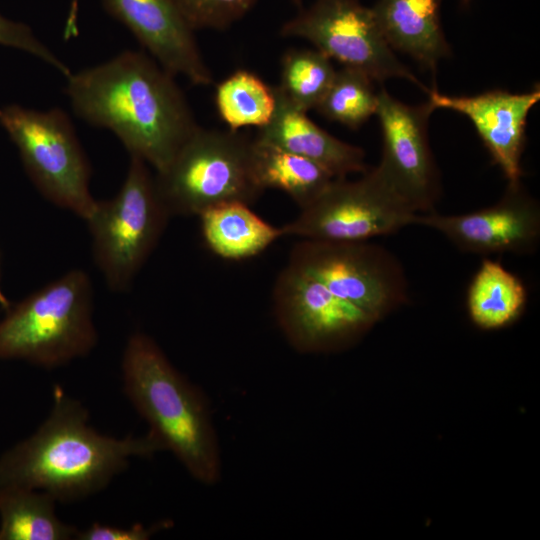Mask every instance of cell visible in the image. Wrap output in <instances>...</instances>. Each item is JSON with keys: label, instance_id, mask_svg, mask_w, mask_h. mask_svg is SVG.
Instances as JSON below:
<instances>
[{"label": "cell", "instance_id": "83f0119b", "mask_svg": "<svg viewBox=\"0 0 540 540\" xmlns=\"http://www.w3.org/2000/svg\"><path fill=\"white\" fill-rule=\"evenodd\" d=\"M78 12L79 0H71L68 16L64 26L63 37L65 40H70L78 35Z\"/></svg>", "mask_w": 540, "mask_h": 540}, {"label": "cell", "instance_id": "277c9868", "mask_svg": "<svg viewBox=\"0 0 540 540\" xmlns=\"http://www.w3.org/2000/svg\"><path fill=\"white\" fill-rule=\"evenodd\" d=\"M97 342L92 286L72 270L34 292L0 322V358L54 368L88 354Z\"/></svg>", "mask_w": 540, "mask_h": 540}, {"label": "cell", "instance_id": "4dcf8cb0", "mask_svg": "<svg viewBox=\"0 0 540 540\" xmlns=\"http://www.w3.org/2000/svg\"><path fill=\"white\" fill-rule=\"evenodd\" d=\"M463 3L467 4L470 0H462Z\"/></svg>", "mask_w": 540, "mask_h": 540}, {"label": "cell", "instance_id": "4316f807", "mask_svg": "<svg viewBox=\"0 0 540 540\" xmlns=\"http://www.w3.org/2000/svg\"><path fill=\"white\" fill-rule=\"evenodd\" d=\"M167 527V522L157 523L151 527L135 524L129 528L94 523L83 531H78L79 540H146L158 530Z\"/></svg>", "mask_w": 540, "mask_h": 540}, {"label": "cell", "instance_id": "3957f363", "mask_svg": "<svg viewBox=\"0 0 540 540\" xmlns=\"http://www.w3.org/2000/svg\"><path fill=\"white\" fill-rule=\"evenodd\" d=\"M122 378L125 395L163 449L198 482H218L220 449L208 402L151 337L140 332L130 336Z\"/></svg>", "mask_w": 540, "mask_h": 540}, {"label": "cell", "instance_id": "ac0fdd59", "mask_svg": "<svg viewBox=\"0 0 540 540\" xmlns=\"http://www.w3.org/2000/svg\"><path fill=\"white\" fill-rule=\"evenodd\" d=\"M199 217L206 246L226 260L254 257L283 236L281 227L272 226L242 202L208 209Z\"/></svg>", "mask_w": 540, "mask_h": 540}, {"label": "cell", "instance_id": "30bf717a", "mask_svg": "<svg viewBox=\"0 0 540 540\" xmlns=\"http://www.w3.org/2000/svg\"><path fill=\"white\" fill-rule=\"evenodd\" d=\"M280 34L310 42L331 60L373 81L403 78L429 91L394 54L371 7L358 0H314L287 20Z\"/></svg>", "mask_w": 540, "mask_h": 540}, {"label": "cell", "instance_id": "2e32d148", "mask_svg": "<svg viewBox=\"0 0 540 540\" xmlns=\"http://www.w3.org/2000/svg\"><path fill=\"white\" fill-rule=\"evenodd\" d=\"M272 120L258 129L255 139L305 157L324 167L334 178L367 170L362 148L344 142L319 127L306 112L288 104L276 91Z\"/></svg>", "mask_w": 540, "mask_h": 540}, {"label": "cell", "instance_id": "8fae6325", "mask_svg": "<svg viewBox=\"0 0 540 540\" xmlns=\"http://www.w3.org/2000/svg\"><path fill=\"white\" fill-rule=\"evenodd\" d=\"M276 322L288 343L301 353L344 347L377 320L341 299L302 271L286 265L273 288Z\"/></svg>", "mask_w": 540, "mask_h": 540}, {"label": "cell", "instance_id": "9a60e30c", "mask_svg": "<svg viewBox=\"0 0 540 540\" xmlns=\"http://www.w3.org/2000/svg\"><path fill=\"white\" fill-rule=\"evenodd\" d=\"M427 93L434 110L448 109L466 116L508 184L520 183L526 123L530 110L540 100L539 85L525 93L495 89L471 96H453L440 93L436 87Z\"/></svg>", "mask_w": 540, "mask_h": 540}, {"label": "cell", "instance_id": "7c38bea8", "mask_svg": "<svg viewBox=\"0 0 540 540\" xmlns=\"http://www.w3.org/2000/svg\"><path fill=\"white\" fill-rule=\"evenodd\" d=\"M425 104L407 105L386 89L378 92L383 150L375 167L386 184L417 214L428 213L438 198L439 181L428 139V119L433 112Z\"/></svg>", "mask_w": 540, "mask_h": 540}, {"label": "cell", "instance_id": "6da1fadb", "mask_svg": "<svg viewBox=\"0 0 540 540\" xmlns=\"http://www.w3.org/2000/svg\"><path fill=\"white\" fill-rule=\"evenodd\" d=\"M174 77L147 54L124 51L71 72L66 94L79 118L110 130L160 172L199 127Z\"/></svg>", "mask_w": 540, "mask_h": 540}, {"label": "cell", "instance_id": "d6986e66", "mask_svg": "<svg viewBox=\"0 0 540 540\" xmlns=\"http://www.w3.org/2000/svg\"><path fill=\"white\" fill-rule=\"evenodd\" d=\"M527 303V291L519 277L498 261L483 259L467 291V309L481 329L504 328L516 321Z\"/></svg>", "mask_w": 540, "mask_h": 540}, {"label": "cell", "instance_id": "5bb4252c", "mask_svg": "<svg viewBox=\"0 0 540 540\" xmlns=\"http://www.w3.org/2000/svg\"><path fill=\"white\" fill-rule=\"evenodd\" d=\"M161 67L196 86L212 83L194 30L173 0H101Z\"/></svg>", "mask_w": 540, "mask_h": 540}, {"label": "cell", "instance_id": "44dd1931", "mask_svg": "<svg viewBox=\"0 0 540 540\" xmlns=\"http://www.w3.org/2000/svg\"><path fill=\"white\" fill-rule=\"evenodd\" d=\"M56 499L33 489L0 492V540H67L76 527L62 522L55 513Z\"/></svg>", "mask_w": 540, "mask_h": 540}, {"label": "cell", "instance_id": "4fadbf2b", "mask_svg": "<svg viewBox=\"0 0 540 540\" xmlns=\"http://www.w3.org/2000/svg\"><path fill=\"white\" fill-rule=\"evenodd\" d=\"M416 224L435 229L464 252L528 254L540 239V207L521 186L508 184L494 205L464 214H418Z\"/></svg>", "mask_w": 540, "mask_h": 540}, {"label": "cell", "instance_id": "f1b7e54d", "mask_svg": "<svg viewBox=\"0 0 540 540\" xmlns=\"http://www.w3.org/2000/svg\"><path fill=\"white\" fill-rule=\"evenodd\" d=\"M0 305L6 310L10 308V303L5 297V295L3 294V292L1 291V288H0Z\"/></svg>", "mask_w": 540, "mask_h": 540}, {"label": "cell", "instance_id": "9c48e42d", "mask_svg": "<svg viewBox=\"0 0 540 540\" xmlns=\"http://www.w3.org/2000/svg\"><path fill=\"white\" fill-rule=\"evenodd\" d=\"M417 215L373 168L354 181L334 178L281 231L301 239L368 241L416 224Z\"/></svg>", "mask_w": 540, "mask_h": 540}, {"label": "cell", "instance_id": "f546056e", "mask_svg": "<svg viewBox=\"0 0 540 540\" xmlns=\"http://www.w3.org/2000/svg\"><path fill=\"white\" fill-rule=\"evenodd\" d=\"M291 1H293L296 4H300L302 0H291Z\"/></svg>", "mask_w": 540, "mask_h": 540}, {"label": "cell", "instance_id": "ffe728a7", "mask_svg": "<svg viewBox=\"0 0 540 540\" xmlns=\"http://www.w3.org/2000/svg\"><path fill=\"white\" fill-rule=\"evenodd\" d=\"M253 168L263 189L285 192L301 208L310 204L334 179L321 165L254 138Z\"/></svg>", "mask_w": 540, "mask_h": 540}, {"label": "cell", "instance_id": "cb8c5ba5", "mask_svg": "<svg viewBox=\"0 0 540 540\" xmlns=\"http://www.w3.org/2000/svg\"><path fill=\"white\" fill-rule=\"evenodd\" d=\"M364 72L343 67L315 110L330 121L357 129L376 113L378 92Z\"/></svg>", "mask_w": 540, "mask_h": 540}, {"label": "cell", "instance_id": "603a6c76", "mask_svg": "<svg viewBox=\"0 0 540 540\" xmlns=\"http://www.w3.org/2000/svg\"><path fill=\"white\" fill-rule=\"evenodd\" d=\"M335 73L331 59L319 50L292 48L281 57L275 89L288 104L307 113L317 108Z\"/></svg>", "mask_w": 540, "mask_h": 540}, {"label": "cell", "instance_id": "5b68a950", "mask_svg": "<svg viewBox=\"0 0 540 540\" xmlns=\"http://www.w3.org/2000/svg\"><path fill=\"white\" fill-rule=\"evenodd\" d=\"M253 144L239 131L198 127L154 176L170 216H199L230 202L252 204L264 190L253 168Z\"/></svg>", "mask_w": 540, "mask_h": 540}, {"label": "cell", "instance_id": "52a82bcc", "mask_svg": "<svg viewBox=\"0 0 540 540\" xmlns=\"http://www.w3.org/2000/svg\"><path fill=\"white\" fill-rule=\"evenodd\" d=\"M0 125L42 195L86 220L96 201L89 190V163L68 115L58 108L9 104L0 106Z\"/></svg>", "mask_w": 540, "mask_h": 540}, {"label": "cell", "instance_id": "7402d4cb", "mask_svg": "<svg viewBox=\"0 0 540 540\" xmlns=\"http://www.w3.org/2000/svg\"><path fill=\"white\" fill-rule=\"evenodd\" d=\"M214 99L221 120L233 131L266 126L277 106L275 87L246 69H238L219 82Z\"/></svg>", "mask_w": 540, "mask_h": 540}, {"label": "cell", "instance_id": "e0dca14e", "mask_svg": "<svg viewBox=\"0 0 540 540\" xmlns=\"http://www.w3.org/2000/svg\"><path fill=\"white\" fill-rule=\"evenodd\" d=\"M440 6L441 0H377L371 9L393 50L435 71L438 61L450 54Z\"/></svg>", "mask_w": 540, "mask_h": 540}, {"label": "cell", "instance_id": "8992f818", "mask_svg": "<svg viewBox=\"0 0 540 540\" xmlns=\"http://www.w3.org/2000/svg\"><path fill=\"white\" fill-rule=\"evenodd\" d=\"M148 164L131 156L127 176L110 200L96 201L86 219L93 255L108 285L124 290L146 262L170 217Z\"/></svg>", "mask_w": 540, "mask_h": 540}, {"label": "cell", "instance_id": "484cf974", "mask_svg": "<svg viewBox=\"0 0 540 540\" xmlns=\"http://www.w3.org/2000/svg\"><path fill=\"white\" fill-rule=\"evenodd\" d=\"M0 45L22 50L53 66L65 77L70 69L33 33L26 24L0 14Z\"/></svg>", "mask_w": 540, "mask_h": 540}, {"label": "cell", "instance_id": "d4e9b609", "mask_svg": "<svg viewBox=\"0 0 540 540\" xmlns=\"http://www.w3.org/2000/svg\"><path fill=\"white\" fill-rule=\"evenodd\" d=\"M195 30H224L245 17L257 0H173Z\"/></svg>", "mask_w": 540, "mask_h": 540}, {"label": "cell", "instance_id": "7a4b0ae2", "mask_svg": "<svg viewBox=\"0 0 540 540\" xmlns=\"http://www.w3.org/2000/svg\"><path fill=\"white\" fill-rule=\"evenodd\" d=\"M88 419L86 408L56 385L45 421L0 456V492L33 489L56 501L80 500L105 488L132 457L164 450L149 432L113 438L96 431Z\"/></svg>", "mask_w": 540, "mask_h": 540}, {"label": "cell", "instance_id": "ba28073f", "mask_svg": "<svg viewBox=\"0 0 540 540\" xmlns=\"http://www.w3.org/2000/svg\"><path fill=\"white\" fill-rule=\"evenodd\" d=\"M287 265L313 277L376 320L408 300V282L397 258L368 241L301 239Z\"/></svg>", "mask_w": 540, "mask_h": 540}]
</instances>
